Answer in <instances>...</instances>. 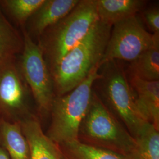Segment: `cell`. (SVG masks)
I'll return each instance as SVG.
<instances>
[{"mask_svg": "<svg viewBox=\"0 0 159 159\" xmlns=\"http://www.w3.org/2000/svg\"><path fill=\"white\" fill-rule=\"evenodd\" d=\"M61 146L69 159H127L122 154L85 144L79 140Z\"/></svg>", "mask_w": 159, "mask_h": 159, "instance_id": "ac0fdd59", "label": "cell"}, {"mask_svg": "<svg viewBox=\"0 0 159 159\" xmlns=\"http://www.w3.org/2000/svg\"><path fill=\"white\" fill-rule=\"evenodd\" d=\"M20 124L29 144L30 159H63L58 146L44 133L36 116L31 114Z\"/></svg>", "mask_w": 159, "mask_h": 159, "instance_id": "30bf717a", "label": "cell"}, {"mask_svg": "<svg viewBox=\"0 0 159 159\" xmlns=\"http://www.w3.org/2000/svg\"><path fill=\"white\" fill-rule=\"evenodd\" d=\"M143 18L151 34H159V7H152L143 12Z\"/></svg>", "mask_w": 159, "mask_h": 159, "instance_id": "d6986e66", "label": "cell"}, {"mask_svg": "<svg viewBox=\"0 0 159 159\" xmlns=\"http://www.w3.org/2000/svg\"><path fill=\"white\" fill-rule=\"evenodd\" d=\"M21 32L24 47L18 61V67L40 113L46 116L50 113L56 97L51 73L40 47L24 28Z\"/></svg>", "mask_w": 159, "mask_h": 159, "instance_id": "8992f818", "label": "cell"}, {"mask_svg": "<svg viewBox=\"0 0 159 159\" xmlns=\"http://www.w3.org/2000/svg\"><path fill=\"white\" fill-rule=\"evenodd\" d=\"M129 83L140 113L159 130V81H146L130 76Z\"/></svg>", "mask_w": 159, "mask_h": 159, "instance_id": "8fae6325", "label": "cell"}, {"mask_svg": "<svg viewBox=\"0 0 159 159\" xmlns=\"http://www.w3.org/2000/svg\"><path fill=\"white\" fill-rule=\"evenodd\" d=\"M0 159H10L6 150L0 144Z\"/></svg>", "mask_w": 159, "mask_h": 159, "instance_id": "ffe728a7", "label": "cell"}, {"mask_svg": "<svg viewBox=\"0 0 159 159\" xmlns=\"http://www.w3.org/2000/svg\"><path fill=\"white\" fill-rule=\"evenodd\" d=\"M17 58L0 67V117L20 122L31 114L28 106L30 91L20 72Z\"/></svg>", "mask_w": 159, "mask_h": 159, "instance_id": "ba28073f", "label": "cell"}, {"mask_svg": "<svg viewBox=\"0 0 159 159\" xmlns=\"http://www.w3.org/2000/svg\"><path fill=\"white\" fill-rule=\"evenodd\" d=\"M0 144L10 159H30L29 144L20 122L0 117Z\"/></svg>", "mask_w": 159, "mask_h": 159, "instance_id": "4fadbf2b", "label": "cell"}, {"mask_svg": "<svg viewBox=\"0 0 159 159\" xmlns=\"http://www.w3.org/2000/svg\"><path fill=\"white\" fill-rule=\"evenodd\" d=\"M154 35L144 28L137 16L112 26L100 66L113 60L131 62L153 44Z\"/></svg>", "mask_w": 159, "mask_h": 159, "instance_id": "52a82bcc", "label": "cell"}, {"mask_svg": "<svg viewBox=\"0 0 159 159\" xmlns=\"http://www.w3.org/2000/svg\"><path fill=\"white\" fill-rule=\"evenodd\" d=\"M22 32L18 31L0 8V67L18 58L23 50Z\"/></svg>", "mask_w": 159, "mask_h": 159, "instance_id": "5bb4252c", "label": "cell"}, {"mask_svg": "<svg viewBox=\"0 0 159 159\" xmlns=\"http://www.w3.org/2000/svg\"><path fill=\"white\" fill-rule=\"evenodd\" d=\"M159 130L147 122L134 137L135 144L127 159H159Z\"/></svg>", "mask_w": 159, "mask_h": 159, "instance_id": "2e32d148", "label": "cell"}, {"mask_svg": "<svg viewBox=\"0 0 159 159\" xmlns=\"http://www.w3.org/2000/svg\"><path fill=\"white\" fill-rule=\"evenodd\" d=\"M99 68H95L72 90L55 97L50 113L51 123L46 135L57 146L79 140L80 125L91 102L94 83L100 76Z\"/></svg>", "mask_w": 159, "mask_h": 159, "instance_id": "3957f363", "label": "cell"}, {"mask_svg": "<svg viewBox=\"0 0 159 159\" xmlns=\"http://www.w3.org/2000/svg\"><path fill=\"white\" fill-rule=\"evenodd\" d=\"M79 140L127 157L135 140L94 90L88 111L80 128Z\"/></svg>", "mask_w": 159, "mask_h": 159, "instance_id": "5b68a950", "label": "cell"}, {"mask_svg": "<svg viewBox=\"0 0 159 159\" xmlns=\"http://www.w3.org/2000/svg\"><path fill=\"white\" fill-rule=\"evenodd\" d=\"M98 19L113 26L137 16L147 4L144 0H96Z\"/></svg>", "mask_w": 159, "mask_h": 159, "instance_id": "7c38bea8", "label": "cell"}, {"mask_svg": "<svg viewBox=\"0 0 159 159\" xmlns=\"http://www.w3.org/2000/svg\"><path fill=\"white\" fill-rule=\"evenodd\" d=\"M98 20L96 0H80L62 19L46 29L37 44L50 71L82 40Z\"/></svg>", "mask_w": 159, "mask_h": 159, "instance_id": "7a4b0ae2", "label": "cell"}, {"mask_svg": "<svg viewBox=\"0 0 159 159\" xmlns=\"http://www.w3.org/2000/svg\"><path fill=\"white\" fill-rule=\"evenodd\" d=\"M44 0H0V8L21 29Z\"/></svg>", "mask_w": 159, "mask_h": 159, "instance_id": "e0dca14e", "label": "cell"}, {"mask_svg": "<svg viewBox=\"0 0 159 159\" xmlns=\"http://www.w3.org/2000/svg\"><path fill=\"white\" fill-rule=\"evenodd\" d=\"M98 72L100 76L94 82L99 91L97 94L134 137L148 121L137 108L124 68L113 60L104 63Z\"/></svg>", "mask_w": 159, "mask_h": 159, "instance_id": "277c9868", "label": "cell"}, {"mask_svg": "<svg viewBox=\"0 0 159 159\" xmlns=\"http://www.w3.org/2000/svg\"><path fill=\"white\" fill-rule=\"evenodd\" d=\"M80 0H44L24 27L30 37L37 40L46 29L67 15Z\"/></svg>", "mask_w": 159, "mask_h": 159, "instance_id": "9c48e42d", "label": "cell"}, {"mask_svg": "<svg viewBox=\"0 0 159 159\" xmlns=\"http://www.w3.org/2000/svg\"><path fill=\"white\" fill-rule=\"evenodd\" d=\"M153 35V44L130 62V76L146 81H159V34Z\"/></svg>", "mask_w": 159, "mask_h": 159, "instance_id": "9a60e30c", "label": "cell"}, {"mask_svg": "<svg viewBox=\"0 0 159 159\" xmlns=\"http://www.w3.org/2000/svg\"><path fill=\"white\" fill-rule=\"evenodd\" d=\"M111 28L98 19L85 37L51 69L56 96L72 90L100 67Z\"/></svg>", "mask_w": 159, "mask_h": 159, "instance_id": "6da1fadb", "label": "cell"}]
</instances>
